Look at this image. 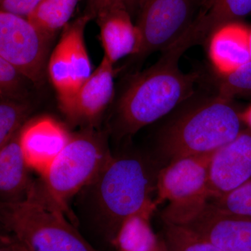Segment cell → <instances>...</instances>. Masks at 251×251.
Returning <instances> with one entry per match:
<instances>
[{
	"label": "cell",
	"instance_id": "23",
	"mask_svg": "<svg viewBox=\"0 0 251 251\" xmlns=\"http://www.w3.org/2000/svg\"><path fill=\"white\" fill-rule=\"evenodd\" d=\"M26 81L29 80L14 66L0 57V99L28 100Z\"/></svg>",
	"mask_w": 251,
	"mask_h": 251
},
{
	"label": "cell",
	"instance_id": "3",
	"mask_svg": "<svg viewBox=\"0 0 251 251\" xmlns=\"http://www.w3.org/2000/svg\"><path fill=\"white\" fill-rule=\"evenodd\" d=\"M177 108L157 134V153L168 164L182 157L214 152L242 131L241 114L232 100L216 92L197 90Z\"/></svg>",
	"mask_w": 251,
	"mask_h": 251
},
{
	"label": "cell",
	"instance_id": "7",
	"mask_svg": "<svg viewBox=\"0 0 251 251\" xmlns=\"http://www.w3.org/2000/svg\"><path fill=\"white\" fill-rule=\"evenodd\" d=\"M204 0H139L136 25L140 47L135 59L141 62L167 49L192 25Z\"/></svg>",
	"mask_w": 251,
	"mask_h": 251
},
{
	"label": "cell",
	"instance_id": "24",
	"mask_svg": "<svg viewBox=\"0 0 251 251\" xmlns=\"http://www.w3.org/2000/svg\"><path fill=\"white\" fill-rule=\"evenodd\" d=\"M208 201L221 210L251 219V179L221 197Z\"/></svg>",
	"mask_w": 251,
	"mask_h": 251
},
{
	"label": "cell",
	"instance_id": "28",
	"mask_svg": "<svg viewBox=\"0 0 251 251\" xmlns=\"http://www.w3.org/2000/svg\"><path fill=\"white\" fill-rule=\"evenodd\" d=\"M241 117H242V120H244L249 124V126H250L251 128V107L248 109L247 111L244 112L243 115H241Z\"/></svg>",
	"mask_w": 251,
	"mask_h": 251
},
{
	"label": "cell",
	"instance_id": "4",
	"mask_svg": "<svg viewBox=\"0 0 251 251\" xmlns=\"http://www.w3.org/2000/svg\"><path fill=\"white\" fill-rule=\"evenodd\" d=\"M0 219L6 231L29 251H98L68 222L39 183L21 202L1 203Z\"/></svg>",
	"mask_w": 251,
	"mask_h": 251
},
{
	"label": "cell",
	"instance_id": "12",
	"mask_svg": "<svg viewBox=\"0 0 251 251\" xmlns=\"http://www.w3.org/2000/svg\"><path fill=\"white\" fill-rule=\"evenodd\" d=\"M251 179V128L213 153L209 171V200L221 197Z\"/></svg>",
	"mask_w": 251,
	"mask_h": 251
},
{
	"label": "cell",
	"instance_id": "26",
	"mask_svg": "<svg viewBox=\"0 0 251 251\" xmlns=\"http://www.w3.org/2000/svg\"><path fill=\"white\" fill-rule=\"evenodd\" d=\"M44 0H3L1 11L27 18Z\"/></svg>",
	"mask_w": 251,
	"mask_h": 251
},
{
	"label": "cell",
	"instance_id": "20",
	"mask_svg": "<svg viewBox=\"0 0 251 251\" xmlns=\"http://www.w3.org/2000/svg\"><path fill=\"white\" fill-rule=\"evenodd\" d=\"M0 148L27 123L33 112L29 100L0 99Z\"/></svg>",
	"mask_w": 251,
	"mask_h": 251
},
{
	"label": "cell",
	"instance_id": "14",
	"mask_svg": "<svg viewBox=\"0 0 251 251\" xmlns=\"http://www.w3.org/2000/svg\"><path fill=\"white\" fill-rule=\"evenodd\" d=\"M208 43L209 59L219 75L234 72L251 59V29L238 21L218 28Z\"/></svg>",
	"mask_w": 251,
	"mask_h": 251
},
{
	"label": "cell",
	"instance_id": "8",
	"mask_svg": "<svg viewBox=\"0 0 251 251\" xmlns=\"http://www.w3.org/2000/svg\"><path fill=\"white\" fill-rule=\"evenodd\" d=\"M51 41L27 18L0 11V57L36 87L42 85L48 75Z\"/></svg>",
	"mask_w": 251,
	"mask_h": 251
},
{
	"label": "cell",
	"instance_id": "17",
	"mask_svg": "<svg viewBox=\"0 0 251 251\" xmlns=\"http://www.w3.org/2000/svg\"><path fill=\"white\" fill-rule=\"evenodd\" d=\"M251 14V0H205L186 35L193 46L209 40L216 29Z\"/></svg>",
	"mask_w": 251,
	"mask_h": 251
},
{
	"label": "cell",
	"instance_id": "2",
	"mask_svg": "<svg viewBox=\"0 0 251 251\" xmlns=\"http://www.w3.org/2000/svg\"><path fill=\"white\" fill-rule=\"evenodd\" d=\"M152 177L143 157L112 155L98 175L76 195L77 219L93 225L110 244L127 218L155 201Z\"/></svg>",
	"mask_w": 251,
	"mask_h": 251
},
{
	"label": "cell",
	"instance_id": "32",
	"mask_svg": "<svg viewBox=\"0 0 251 251\" xmlns=\"http://www.w3.org/2000/svg\"><path fill=\"white\" fill-rule=\"evenodd\" d=\"M3 1V0H0V1Z\"/></svg>",
	"mask_w": 251,
	"mask_h": 251
},
{
	"label": "cell",
	"instance_id": "33",
	"mask_svg": "<svg viewBox=\"0 0 251 251\" xmlns=\"http://www.w3.org/2000/svg\"><path fill=\"white\" fill-rule=\"evenodd\" d=\"M204 1H205V0H204Z\"/></svg>",
	"mask_w": 251,
	"mask_h": 251
},
{
	"label": "cell",
	"instance_id": "13",
	"mask_svg": "<svg viewBox=\"0 0 251 251\" xmlns=\"http://www.w3.org/2000/svg\"><path fill=\"white\" fill-rule=\"evenodd\" d=\"M72 134L57 120L42 117L28 121L21 133V143L28 167L45 175L65 148Z\"/></svg>",
	"mask_w": 251,
	"mask_h": 251
},
{
	"label": "cell",
	"instance_id": "21",
	"mask_svg": "<svg viewBox=\"0 0 251 251\" xmlns=\"http://www.w3.org/2000/svg\"><path fill=\"white\" fill-rule=\"evenodd\" d=\"M167 251H224L182 226L165 224Z\"/></svg>",
	"mask_w": 251,
	"mask_h": 251
},
{
	"label": "cell",
	"instance_id": "6",
	"mask_svg": "<svg viewBox=\"0 0 251 251\" xmlns=\"http://www.w3.org/2000/svg\"><path fill=\"white\" fill-rule=\"evenodd\" d=\"M164 224L182 226L224 251H251V219L229 214L209 201L170 207Z\"/></svg>",
	"mask_w": 251,
	"mask_h": 251
},
{
	"label": "cell",
	"instance_id": "22",
	"mask_svg": "<svg viewBox=\"0 0 251 251\" xmlns=\"http://www.w3.org/2000/svg\"><path fill=\"white\" fill-rule=\"evenodd\" d=\"M216 92L229 100L237 96L251 95V59L234 72L219 75Z\"/></svg>",
	"mask_w": 251,
	"mask_h": 251
},
{
	"label": "cell",
	"instance_id": "31",
	"mask_svg": "<svg viewBox=\"0 0 251 251\" xmlns=\"http://www.w3.org/2000/svg\"></svg>",
	"mask_w": 251,
	"mask_h": 251
},
{
	"label": "cell",
	"instance_id": "25",
	"mask_svg": "<svg viewBox=\"0 0 251 251\" xmlns=\"http://www.w3.org/2000/svg\"><path fill=\"white\" fill-rule=\"evenodd\" d=\"M138 2L139 0H88L85 14L94 19L108 10L123 8L131 14L138 9Z\"/></svg>",
	"mask_w": 251,
	"mask_h": 251
},
{
	"label": "cell",
	"instance_id": "30",
	"mask_svg": "<svg viewBox=\"0 0 251 251\" xmlns=\"http://www.w3.org/2000/svg\"><path fill=\"white\" fill-rule=\"evenodd\" d=\"M15 239H16V238H15ZM16 241H17V246H18V251H29L27 250V249H26L25 247H24V246L23 245V244H21V243L18 242L17 239H16Z\"/></svg>",
	"mask_w": 251,
	"mask_h": 251
},
{
	"label": "cell",
	"instance_id": "29",
	"mask_svg": "<svg viewBox=\"0 0 251 251\" xmlns=\"http://www.w3.org/2000/svg\"><path fill=\"white\" fill-rule=\"evenodd\" d=\"M153 251H167L166 246H165L164 243H163V241H161V242H160L159 245H158V247H157Z\"/></svg>",
	"mask_w": 251,
	"mask_h": 251
},
{
	"label": "cell",
	"instance_id": "11",
	"mask_svg": "<svg viewBox=\"0 0 251 251\" xmlns=\"http://www.w3.org/2000/svg\"><path fill=\"white\" fill-rule=\"evenodd\" d=\"M114 65L105 57L72 97L59 102L61 112L71 125L94 127L113 99Z\"/></svg>",
	"mask_w": 251,
	"mask_h": 251
},
{
	"label": "cell",
	"instance_id": "10",
	"mask_svg": "<svg viewBox=\"0 0 251 251\" xmlns=\"http://www.w3.org/2000/svg\"><path fill=\"white\" fill-rule=\"evenodd\" d=\"M214 152L182 157L167 164L157 176V205L168 201V206L178 207L208 201L209 165Z\"/></svg>",
	"mask_w": 251,
	"mask_h": 251
},
{
	"label": "cell",
	"instance_id": "1",
	"mask_svg": "<svg viewBox=\"0 0 251 251\" xmlns=\"http://www.w3.org/2000/svg\"><path fill=\"white\" fill-rule=\"evenodd\" d=\"M190 48L181 39L162 51L153 65L131 77L119 99L112 117V134L117 139L131 136L171 113L196 92L201 75L184 74L179 59Z\"/></svg>",
	"mask_w": 251,
	"mask_h": 251
},
{
	"label": "cell",
	"instance_id": "18",
	"mask_svg": "<svg viewBox=\"0 0 251 251\" xmlns=\"http://www.w3.org/2000/svg\"><path fill=\"white\" fill-rule=\"evenodd\" d=\"M153 202L127 218L112 242L117 251H153L160 242L153 233L150 217L156 209Z\"/></svg>",
	"mask_w": 251,
	"mask_h": 251
},
{
	"label": "cell",
	"instance_id": "27",
	"mask_svg": "<svg viewBox=\"0 0 251 251\" xmlns=\"http://www.w3.org/2000/svg\"><path fill=\"white\" fill-rule=\"evenodd\" d=\"M0 251H18L17 241L13 236H1Z\"/></svg>",
	"mask_w": 251,
	"mask_h": 251
},
{
	"label": "cell",
	"instance_id": "19",
	"mask_svg": "<svg viewBox=\"0 0 251 251\" xmlns=\"http://www.w3.org/2000/svg\"><path fill=\"white\" fill-rule=\"evenodd\" d=\"M80 0H44L28 20L46 36L52 39L69 23Z\"/></svg>",
	"mask_w": 251,
	"mask_h": 251
},
{
	"label": "cell",
	"instance_id": "15",
	"mask_svg": "<svg viewBox=\"0 0 251 251\" xmlns=\"http://www.w3.org/2000/svg\"><path fill=\"white\" fill-rule=\"evenodd\" d=\"M100 27L103 57L115 65L126 56L138 54L140 36L131 14L123 8H115L101 13L96 18Z\"/></svg>",
	"mask_w": 251,
	"mask_h": 251
},
{
	"label": "cell",
	"instance_id": "16",
	"mask_svg": "<svg viewBox=\"0 0 251 251\" xmlns=\"http://www.w3.org/2000/svg\"><path fill=\"white\" fill-rule=\"evenodd\" d=\"M22 128L0 148L1 203L24 201L34 183L29 179L28 170L30 168L26 163L21 146Z\"/></svg>",
	"mask_w": 251,
	"mask_h": 251
},
{
	"label": "cell",
	"instance_id": "9",
	"mask_svg": "<svg viewBox=\"0 0 251 251\" xmlns=\"http://www.w3.org/2000/svg\"><path fill=\"white\" fill-rule=\"evenodd\" d=\"M92 20L84 13L68 23L50 56L47 74L57 91L58 102L72 97L93 72L84 37L86 26Z\"/></svg>",
	"mask_w": 251,
	"mask_h": 251
},
{
	"label": "cell",
	"instance_id": "5",
	"mask_svg": "<svg viewBox=\"0 0 251 251\" xmlns=\"http://www.w3.org/2000/svg\"><path fill=\"white\" fill-rule=\"evenodd\" d=\"M112 155L105 133L83 128L72 135L39 185L50 201L72 220L68 202L98 175Z\"/></svg>",
	"mask_w": 251,
	"mask_h": 251
}]
</instances>
